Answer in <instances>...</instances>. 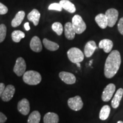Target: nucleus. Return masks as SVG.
Listing matches in <instances>:
<instances>
[{
  "label": "nucleus",
  "instance_id": "f257e3e1",
  "mask_svg": "<svg viewBox=\"0 0 123 123\" xmlns=\"http://www.w3.org/2000/svg\"><path fill=\"white\" fill-rule=\"evenodd\" d=\"M121 62L120 53L117 50H113L108 56L104 65V75L111 79L119 70Z\"/></svg>",
  "mask_w": 123,
  "mask_h": 123
},
{
  "label": "nucleus",
  "instance_id": "f03ea898",
  "mask_svg": "<svg viewBox=\"0 0 123 123\" xmlns=\"http://www.w3.org/2000/svg\"><path fill=\"white\" fill-rule=\"evenodd\" d=\"M24 82L29 85H37L42 80V76L40 74L35 71H27L23 75Z\"/></svg>",
  "mask_w": 123,
  "mask_h": 123
},
{
  "label": "nucleus",
  "instance_id": "7ed1b4c3",
  "mask_svg": "<svg viewBox=\"0 0 123 123\" xmlns=\"http://www.w3.org/2000/svg\"><path fill=\"white\" fill-rule=\"evenodd\" d=\"M67 54L68 59L73 63H80L84 60V54L79 49L76 47L69 49Z\"/></svg>",
  "mask_w": 123,
  "mask_h": 123
},
{
  "label": "nucleus",
  "instance_id": "20e7f679",
  "mask_svg": "<svg viewBox=\"0 0 123 123\" xmlns=\"http://www.w3.org/2000/svg\"><path fill=\"white\" fill-rule=\"evenodd\" d=\"M72 25H73L75 33L80 34L83 33L87 28V26L84 20L79 15H75L72 19Z\"/></svg>",
  "mask_w": 123,
  "mask_h": 123
},
{
  "label": "nucleus",
  "instance_id": "39448f33",
  "mask_svg": "<svg viewBox=\"0 0 123 123\" xmlns=\"http://www.w3.org/2000/svg\"><path fill=\"white\" fill-rule=\"evenodd\" d=\"M105 15L108 21V26L112 27L114 26L119 17V12L116 9L111 8L106 11Z\"/></svg>",
  "mask_w": 123,
  "mask_h": 123
},
{
  "label": "nucleus",
  "instance_id": "423d86ee",
  "mask_svg": "<svg viewBox=\"0 0 123 123\" xmlns=\"http://www.w3.org/2000/svg\"><path fill=\"white\" fill-rule=\"evenodd\" d=\"M26 64L23 58L19 57L17 59L15 66L13 68L14 72L17 76H21L25 73Z\"/></svg>",
  "mask_w": 123,
  "mask_h": 123
},
{
  "label": "nucleus",
  "instance_id": "0eeeda50",
  "mask_svg": "<svg viewBox=\"0 0 123 123\" xmlns=\"http://www.w3.org/2000/svg\"><path fill=\"white\" fill-rule=\"evenodd\" d=\"M67 103L68 107L71 110L75 111H80L83 107V103L81 98L79 96H76L74 98H70L68 100Z\"/></svg>",
  "mask_w": 123,
  "mask_h": 123
},
{
  "label": "nucleus",
  "instance_id": "6e6552de",
  "mask_svg": "<svg viewBox=\"0 0 123 123\" xmlns=\"http://www.w3.org/2000/svg\"><path fill=\"white\" fill-rule=\"evenodd\" d=\"M116 90V86L114 84L110 83L106 86L104 89L102 95H101V99L103 101H110L114 94Z\"/></svg>",
  "mask_w": 123,
  "mask_h": 123
},
{
  "label": "nucleus",
  "instance_id": "1a4fd4ad",
  "mask_svg": "<svg viewBox=\"0 0 123 123\" xmlns=\"http://www.w3.org/2000/svg\"><path fill=\"white\" fill-rule=\"evenodd\" d=\"M15 91V87L13 85H7L4 89L1 99L4 101H9L11 100L14 95Z\"/></svg>",
  "mask_w": 123,
  "mask_h": 123
},
{
  "label": "nucleus",
  "instance_id": "9d476101",
  "mask_svg": "<svg viewBox=\"0 0 123 123\" xmlns=\"http://www.w3.org/2000/svg\"><path fill=\"white\" fill-rule=\"evenodd\" d=\"M61 79L67 84H73L76 82V77L73 74L68 73V72L62 71L59 74Z\"/></svg>",
  "mask_w": 123,
  "mask_h": 123
},
{
  "label": "nucleus",
  "instance_id": "9b49d317",
  "mask_svg": "<svg viewBox=\"0 0 123 123\" xmlns=\"http://www.w3.org/2000/svg\"><path fill=\"white\" fill-rule=\"evenodd\" d=\"M17 109L21 114L27 115L30 112V107L29 101L26 99H23L18 102Z\"/></svg>",
  "mask_w": 123,
  "mask_h": 123
},
{
  "label": "nucleus",
  "instance_id": "f8f14e48",
  "mask_svg": "<svg viewBox=\"0 0 123 123\" xmlns=\"http://www.w3.org/2000/svg\"><path fill=\"white\" fill-rule=\"evenodd\" d=\"M97 49L96 44L95 41H90L86 44L84 47V54L86 57L90 58L93 55L95 51Z\"/></svg>",
  "mask_w": 123,
  "mask_h": 123
},
{
  "label": "nucleus",
  "instance_id": "ddd939ff",
  "mask_svg": "<svg viewBox=\"0 0 123 123\" xmlns=\"http://www.w3.org/2000/svg\"><path fill=\"white\" fill-rule=\"evenodd\" d=\"M30 47L33 51L39 53L42 50V45L41 39L37 36H34L31 40Z\"/></svg>",
  "mask_w": 123,
  "mask_h": 123
},
{
  "label": "nucleus",
  "instance_id": "4468645a",
  "mask_svg": "<svg viewBox=\"0 0 123 123\" xmlns=\"http://www.w3.org/2000/svg\"><path fill=\"white\" fill-rule=\"evenodd\" d=\"M75 31L71 22H67L64 25V34L67 39L73 40L75 37Z\"/></svg>",
  "mask_w": 123,
  "mask_h": 123
},
{
  "label": "nucleus",
  "instance_id": "2eb2a0df",
  "mask_svg": "<svg viewBox=\"0 0 123 123\" xmlns=\"http://www.w3.org/2000/svg\"><path fill=\"white\" fill-rule=\"evenodd\" d=\"M113 46V42L108 39H102L99 43V48L103 49L104 51L106 53H109L111 51Z\"/></svg>",
  "mask_w": 123,
  "mask_h": 123
},
{
  "label": "nucleus",
  "instance_id": "dca6fc26",
  "mask_svg": "<svg viewBox=\"0 0 123 123\" xmlns=\"http://www.w3.org/2000/svg\"><path fill=\"white\" fill-rule=\"evenodd\" d=\"M40 18H41V13L36 9H33L27 15V19H29V21L33 22L34 26H37L39 24Z\"/></svg>",
  "mask_w": 123,
  "mask_h": 123
},
{
  "label": "nucleus",
  "instance_id": "f3484780",
  "mask_svg": "<svg viewBox=\"0 0 123 123\" xmlns=\"http://www.w3.org/2000/svg\"><path fill=\"white\" fill-rule=\"evenodd\" d=\"M123 96V88H119L117 91L116 93L114 95V97L112 100L111 101V105L112 107L113 108L116 109L117 108L119 107L120 105V103L121 99H122Z\"/></svg>",
  "mask_w": 123,
  "mask_h": 123
},
{
  "label": "nucleus",
  "instance_id": "a211bd4d",
  "mask_svg": "<svg viewBox=\"0 0 123 123\" xmlns=\"http://www.w3.org/2000/svg\"><path fill=\"white\" fill-rule=\"evenodd\" d=\"M95 20L101 29H104L108 26V21L107 17L104 14H99L95 18Z\"/></svg>",
  "mask_w": 123,
  "mask_h": 123
},
{
  "label": "nucleus",
  "instance_id": "6ab92c4d",
  "mask_svg": "<svg viewBox=\"0 0 123 123\" xmlns=\"http://www.w3.org/2000/svg\"><path fill=\"white\" fill-rule=\"evenodd\" d=\"M62 9H64L66 11L70 13H74L76 12V7L74 4L68 0H61L59 2Z\"/></svg>",
  "mask_w": 123,
  "mask_h": 123
},
{
  "label": "nucleus",
  "instance_id": "aec40b11",
  "mask_svg": "<svg viewBox=\"0 0 123 123\" xmlns=\"http://www.w3.org/2000/svg\"><path fill=\"white\" fill-rule=\"evenodd\" d=\"M25 13L24 11H19L16 14L14 18L12 21V26L13 27H16L19 26L24 20Z\"/></svg>",
  "mask_w": 123,
  "mask_h": 123
},
{
  "label": "nucleus",
  "instance_id": "412c9836",
  "mask_svg": "<svg viewBox=\"0 0 123 123\" xmlns=\"http://www.w3.org/2000/svg\"><path fill=\"white\" fill-rule=\"evenodd\" d=\"M59 116L55 113L48 112L45 114L43 118L44 123H58Z\"/></svg>",
  "mask_w": 123,
  "mask_h": 123
},
{
  "label": "nucleus",
  "instance_id": "4be33fe9",
  "mask_svg": "<svg viewBox=\"0 0 123 123\" xmlns=\"http://www.w3.org/2000/svg\"><path fill=\"white\" fill-rule=\"evenodd\" d=\"M43 43L45 48L50 51H56L59 48V46L58 43L54 42H52L47 38H44L43 40Z\"/></svg>",
  "mask_w": 123,
  "mask_h": 123
},
{
  "label": "nucleus",
  "instance_id": "5701e85b",
  "mask_svg": "<svg viewBox=\"0 0 123 123\" xmlns=\"http://www.w3.org/2000/svg\"><path fill=\"white\" fill-rule=\"evenodd\" d=\"M111 112V108L109 105H105L101 108L99 113V118L101 120H105L108 118Z\"/></svg>",
  "mask_w": 123,
  "mask_h": 123
},
{
  "label": "nucleus",
  "instance_id": "b1692460",
  "mask_svg": "<svg viewBox=\"0 0 123 123\" xmlns=\"http://www.w3.org/2000/svg\"><path fill=\"white\" fill-rule=\"evenodd\" d=\"M41 117L39 112L37 111H34L29 116L27 123H39Z\"/></svg>",
  "mask_w": 123,
  "mask_h": 123
},
{
  "label": "nucleus",
  "instance_id": "393cba45",
  "mask_svg": "<svg viewBox=\"0 0 123 123\" xmlns=\"http://www.w3.org/2000/svg\"><path fill=\"white\" fill-rule=\"evenodd\" d=\"M25 33L20 30H15L12 33V40L16 43L19 42L21 39L25 38Z\"/></svg>",
  "mask_w": 123,
  "mask_h": 123
},
{
  "label": "nucleus",
  "instance_id": "a878e982",
  "mask_svg": "<svg viewBox=\"0 0 123 123\" xmlns=\"http://www.w3.org/2000/svg\"><path fill=\"white\" fill-rule=\"evenodd\" d=\"M52 29L58 35H61L63 33V27L62 24L61 23L56 22H54L52 25Z\"/></svg>",
  "mask_w": 123,
  "mask_h": 123
},
{
  "label": "nucleus",
  "instance_id": "bb28decb",
  "mask_svg": "<svg viewBox=\"0 0 123 123\" xmlns=\"http://www.w3.org/2000/svg\"><path fill=\"white\" fill-rule=\"evenodd\" d=\"M6 35V27L4 24L0 25V43L2 42Z\"/></svg>",
  "mask_w": 123,
  "mask_h": 123
},
{
  "label": "nucleus",
  "instance_id": "cd10ccee",
  "mask_svg": "<svg viewBox=\"0 0 123 123\" xmlns=\"http://www.w3.org/2000/svg\"><path fill=\"white\" fill-rule=\"evenodd\" d=\"M49 10H56L58 12H61L62 10V7L59 3H53L49 6Z\"/></svg>",
  "mask_w": 123,
  "mask_h": 123
},
{
  "label": "nucleus",
  "instance_id": "c85d7f7f",
  "mask_svg": "<svg viewBox=\"0 0 123 123\" xmlns=\"http://www.w3.org/2000/svg\"><path fill=\"white\" fill-rule=\"evenodd\" d=\"M8 12V9L4 4L0 2V14L4 15L6 14Z\"/></svg>",
  "mask_w": 123,
  "mask_h": 123
},
{
  "label": "nucleus",
  "instance_id": "c756f323",
  "mask_svg": "<svg viewBox=\"0 0 123 123\" xmlns=\"http://www.w3.org/2000/svg\"><path fill=\"white\" fill-rule=\"evenodd\" d=\"M117 29L119 33L123 35V17L120 18L117 25Z\"/></svg>",
  "mask_w": 123,
  "mask_h": 123
},
{
  "label": "nucleus",
  "instance_id": "7c9ffc66",
  "mask_svg": "<svg viewBox=\"0 0 123 123\" xmlns=\"http://www.w3.org/2000/svg\"><path fill=\"white\" fill-rule=\"evenodd\" d=\"M7 120L6 116L4 113L0 112V123H4Z\"/></svg>",
  "mask_w": 123,
  "mask_h": 123
},
{
  "label": "nucleus",
  "instance_id": "2f4dec72",
  "mask_svg": "<svg viewBox=\"0 0 123 123\" xmlns=\"http://www.w3.org/2000/svg\"><path fill=\"white\" fill-rule=\"evenodd\" d=\"M5 88V86L2 83H0V98L2 96V94L4 92V89Z\"/></svg>",
  "mask_w": 123,
  "mask_h": 123
},
{
  "label": "nucleus",
  "instance_id": "473e14b6",
  "mask_svg": "<svg viewBox=\"0 0 123 123\" xmlns=\"http://www.w3.org/2000/svg\"><path fill=\"white\" fill-rule=\"evenodd\" d=\"M24 27H25V30L26 31L30 30V25H29V22H26L24 25Z\"/></svg>",
  "mask_w": 123,
  "mask_h": 123
},
{
  "label": "nucleus",
  "instance_id": "72a5a7b5",
  "mask_svg": "<svg viewBox=\"0 0 123 123\" xmlns=\"http://www.w3.org/2000/svg\"><path fill=\"white\" fill-rule=\"evenodd\" d=\"M77 64V66H78V67H80V64L79 63H76Z\"/></svg>",
  "mask_w": 123,
  "mask_h": 123
},
{
  "label": "nucleus",
  "instance_id": "f704fd0d",
  "mask_svg": "<svg viewBox=\"0 0 123 123\" xmlns=\"http://www.w3.org/2000/svg\"><path fill=\"white\" fill-rule=\"evenodd\" d=\"M117 123H123V122L122 121H117Z\"/></svg>",
  "mask_w": 123,
  "mask_h": 123
}]
</instances>
